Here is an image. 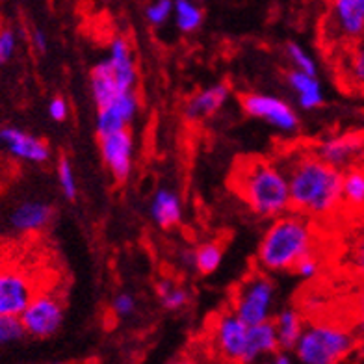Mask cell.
Wrapping results in <instances>:
<instances>
[{
  "instance_id": "4dcf8cb0",
  "label": "cell",
  "mask_w": 364,
  "mask_h": 364,
  "mask_svg": "<svg viewBox=\"0 0 364 364\" xmlns=\"http://www.w3.org/2000/svg\"><path fill=\"white\" fill-rule=\"evenodd\" d=\"M173 15V0H153L145 10V17L154 26H162Z\"/></svg>"
},
{
  "instance_id": "d6986e66",
  "label": "cell",
  "mask_w": 364,
  "mask_h": 364,
  "mask_svg": "<svg viewBox=\"0 0 364 364\" xmlns=\"http://www.w3.org/2000/svg\"><path fill=\"white\" fill-rule=\"evenodd\" d=\"M288 84L297 95V105L301 106L303 110H316L323 105V90L318 80V75H307L301 71H290L288 73Z\"/></svg>"
},
{
  "instance_id": "83f0119b",
  "label": "cell",
  "mask_w": 364,
  "mask_h": 364,
  "mask_svg": "<svg viewBox=\"0 0 364 364\" xmlns=\"http://www.w3.org/2000/svg\"><path fill=\"white\" fill-rule=\"evenodd\" d=\"M348 77L355 87L364 91V39L353 43L348 58Z\"/></svg>"
},
{
  "instance_id": "603a6c76",
  "label": "cell",
  "mask_w": 364,
  "mask_h": 364,
  "mask_svg": "<svg viewBox=\"0 0 364 364\" xmlns=\"http://www.w3.org/2000/svg\"><path fill=\"white\" fill-rule=\"evenodd\" d=\"M173 17L181 32H196L203 23L201 8L192 0H173Z\"/></svg>"
},
{
  "instance_id": "ee69618b",
  "label": "cell",
  "mask_w": 364,
  "mask_h": 364,
  "mask_svg": "<svg viewBox=\"0 0 364 364\" xmlns=\"http://www.w3.org/2000/svg\"><path fill=\"white\" fill-rule=\"evenodd\" d=\"M223 364H230V363H223Z\"/></svg>"
},
{
  "instance_id": "5b68a950",
  "label": "cell",
  "mask_w": 364,
  "mask_h": 364,
  "mask_svg": "<svg viewBox=\"0 0 364 364\" xmlns=\"http://www.w3.org/2000/svg\"><path fill=\"white\" fill-rule=\"evenodd\" d=\"M138 84L134 54L125 38H114L105 60L93 65L90 73L91 95L97 108L108 105L121 93L134 91Z\"/></svg>"
},
{
  "instance_id": "4fadbf2b",
  "label": "cell",
  "mask_w": 364,
  "mask_h": 364,
  "mask_svg": "<svg viewBox=\"0 0 364 364\" xmlns=\"http://www.w3.org/2000/svg\"><path fill=\"white\" fill-rule=\"evenodd\" d=\"M0 145L17 160L28 164H45L50 159V149L43 139L15 127L0 129Z\"/></svg>"
},
{
  "instance_id": "9a60e30c",
  "label": "cell",
  "mask_w": 364,
  "mask_h": 364,
  "mask_svg": "<svg viewBox=\"0 0 364 364\" xmlns=\"http://www.w3.org/2000/svg\"><path fill=\"white\" fill-rule=\"evenodd\" d=\"M331 26L346 41L364 39V0H331Z\"/></svg>"
},
{
  "instance_id": "836d02e7",
  "label": "cell",
  "mask_w": 364,
  "mask_h": 364,
  "mask_svg": "<svg viewBox=\"0 0 364 364\" xmlns=\"http://www.w3.org/2000/svg\"><path fill=\"white\" fill-rule=\"evenodd\" d=\"M294 272L299 275L301 279H314L320 273V260L314 257V255H307L305 259H301L299 262L294 266Z\"/></svg>"
},
{
  "instance_id": "4316f807",
  "label": "cell",
  "mask_w": 364,
  "mask_h": 364,
  "mask_svg": "<svg viewBox=\"0 0 364 364\" xmlns=\"http://www.w3.org/2000/svg\"><path fill=\"white\" fill-rule=\"evenodd\" d=\"M58 184H60V190L69 201H75V197L78 193V184L77 177H75V171H73V164L68 156H62L60 162H58Z\"/></svg>"
},
{
  "instance_id": "f546056e",
  "label": "cell",
  "mask_w": 364,
  "mask_h": 364,
  "mask_svg": "<svg viewBox=\"0 0 364 364\" xmlns=\"http://www.w3.org/2000/svg\"><path fill=\"white\" fill-rule=\"evenodd\" d=\"M287 54H288V58H290V62H292V65L296 71L307 73V75H316L318 73L316 62L312 60L311 54H309L307 50L301 47V45L288 43Z\"/></svg>"
},
{
  "instance_id": "44dd1931",
  "label": "cell",
  "mask_w": 364,
  "mask_h": 364,
  "mask_svg": "<svg viewBox=\"0 0 364 364\" xmlns=\"http://www.w3.org/2000/svg\"><path fill=\"white\" fill-rule=\"evenodd\" d=\"M272 323L275 335H277L279 350L292 351L294 346L299 341V336H301L303 327H305L301 314L296 309H283L277 314H273Z\"/></svg>"
},
{
  "instance_id": "b9f144b4",
  "label": "cell",
  "mask_w": 364,
  "mask_h": 364,
  "mask_svg": "<svg viewBox=\"0 0 364 364\" xmlns=\"http://www.w3.org/2000/svg\"><path fill=\"white\" fill-rule=\"evenodd\" d=\"M360 214H363V223H364V210H363V212H360Z\"/></svg>"
},
{
  "instance_id": "2e32d148",
  "label": "cell",
  "mask_w": 364,
  "mask_h": 364,
  "mask_svg": "<svg viewBox=\"0 0 364 364\" xmlns=\"http://www.w3.org/2000/svg\"><path fill=\"white\" fill-rule=\"evenodd\" d=\"M229 99V87L225 84H214L197 91L184 105V117L188 121H201L216 114Z\"/></svg>"
},
{
  "instance_id": "74e56055",
  "label": "cell",
  "mask_w": 364,
  "mask_h": 364,
  "mask_svg": "<svg viewBox=\"0 0 364 364\" xmlns=\"http://www.w3.org/2000/svg\"><path fill=\"white\" fill-rule=\"evenodd\" d=\"M181 262L184 264L188 269H196V250L182 251Z\"/></svg>"
},
{
  "instance_id": "9c48e42d",
  "label": "cell",
  "mask_w": 364,
  "mask_h": 364,
  "mask_svg": "<svg viewBox=\"0 0 364 364\" xmlns=\"http://www.w3.org/2000/svg\"><path fill=\"white\" fill-rule=\"evenodd\" d=\"M36 294L28 273L17 266H0V316L19 318Z\"/></svg>"
},
{
  "instance_id": "ab89813d",
  "label": "cell",
  "mask_w": 364,
  "mask_h": 364,
  "mask_svg": "<svg viewBox=\"0 0 364 364\" xmlns=\"http://www.w3.org/2000/svg\"><path fill=\"white\" fill-rule=\"evenodd\" d=\"M355 311H357V316H364V288L355 299Z\"/></svg>"
},
{
  "instance_id": "d6a6232c",
  "label": "cell",
  "mask_w": 364,
  "mask_h": 364,
  "mask_svg": "<svg viewBox=\"0 0 364 364\" xmlns=\"http://www.w3.org/2000/svg\"><path fill=\"white\" fill-rule=\"evenodd\" d=\"M15 48H17V38L14 30H2L0 32V63L10 62L15 54Z\"/></svg>"
},
{
  "instance_id": "e575fe53",
  "label": "cell",
  "mask_w": 364,
  "mask_h": 364,
  "mask_svg": "<svg viewBox=\"0 0 364 364\" xmlns=\"http://www.w3.org/2000/svg\"><path fill=\"white\" fill-rule=\"evenodd\" d=\"M68 114H69L68 101L62 99V97H54L53 101L48 102V115H50L54 121H58V123L68 119Z\"/></svg>"
},
{
  "instance_id": "6da1fadb",
  "label": "cell",
  "mask_w": 364,
  "mask_h": 364,
  "mask_svg": "<svg viewBox=\"0 0 364 364\" xmlns=\"http://www.w3.org/2000/svg\"><path fill=\"white\" fill-rule=\"evenodd\" d=\"M290 208L305 218H326L342 206V173L316 154H296L287 169Z\"/></svg>"
},
{
  "instance_id": "60d3db41",
  "label": "cell",
  "mask_w": 364,
  "mask_h": 364,
  "mask_svg": "<svg viewBox=\"0 0 364 364\" xmlns=\"http://www.w3.org/2000/svg\"><path fill=\"white\" fill-rule=\"evenodd\" d=\"M169 364H197V363H193V360L188 359V357H181V359L171 360V363H169Z\"/></svg>"
},
{
  "instance_id": "f35d334b",
  "label": "cell",
  "mask_w": 364,
  "mask_h": 364,
  "mask_svg": "<svg viewBox=\"0 0 364 364\" xmlns=\"http://www.w3.org/2000/svg\"><path fill=\"white\" fill-rule=\"evenodd\" d=\"M351 333L357 338V342H364V316H357L353 327H351Z\"/></svg>"
},
{
  "instance_id": "ba28073f",
  "label": "cell",
  "mask_w": 364,
  "mask_h": 364,
  "mask_svg": "<svg viewBox=\"0 0 364 364\" xmlns=\"http://www.w3.org/2000/svg\"><path fill=\"white\" fill-rule=\"evenodd\" d=\"M247 329L232 311L221 312L212 327V348L220 355L223 363L244 364Z\"/></svg>"
},
{
  "instance_id": "30bf717a",
  "label": "cell",
  "mask_w": 364,
  "mask_h": 364,
  "mask_svg": "<svg viewBox=\"0 0 364 364\" xmlns=\"http://www.w3.org/2000/svg\"><path fill=\"white\" fill-rule=\"evenodd\" d=\"M242 108L251 117L266 121L269 127L281 130L284 134L296 132L299 129V117L292 106L283 99L266 93H245L242 97Z\"/></svg>"
},
{
  "instance_id": "e0dca14e",
  "label": "cell",
  "mask_w": 364,
  "mask_h": 364,
  "mask_svg": "<svg viewBox=\"0 0 364 364\" xmlns=\"http://www.w3.org/2000/svg\"><path fill=\"white\" fill-rule=\"evenodd\" d=\"M279 351V342L272 321H264L247 329V346H245L244 364H257L262 359Z\"/></svg>"
},
{
  "instance_id": "ffe728a7",
  "label": "cell",
  "mask_w": 364,
  "mask_h": 364,
  "mask_svg": "<svg viewBox=\"0 0 364 364\" xmlns=\"http://www.w3.org/2000/svg\"><path fill=\"white\" fill-rule=\"evenodd\" d=\"M149 212H151V218L156 225L162 227V229H171L182 220L181 197L168 188L159 190L153 196Z\"/></svg>"
},
{
  "instance_id": "8992f818",
  "label": "cell",
  "mask_w": 364,
  "mask_h": 364,
  "mask_svg": "<svg viewBox=\"0 0 364 364\" xmlns=\"http://www.w3.org/2000/svg\"><path fill=\"white\" fill-rule=\"evenodd\" d=\"M277 290L272 277L266 272H253L240 283L232 297V309L245 326H259L264 321H272L275 311Z\"/></svg>"
},
{
  "instance_id": "52a82bcc",
  "label": "cell",
  "mask_w": 364,
  "mask_h": 364,
  "mask_svg": "<svg viewBox=\"0 0 364 364\" xmlns=\"http://www.w3.org/2000/svg\"><path fill=\"white\" fill-rule=\"evenodd\" d=\"M24 333L34 338H48L60 331L63 323L62 301L48 292H38L19 316Z\"/></svg>"
},
{
  "instance_id": "f1b7e54d",
  "label": "cell",
  "mask_w": 364,
  "mask_h": 364,
  "mask_svg": "<svg viewBox=\"0 0 364 364\" xmlns=\"http://www.w3.org/2000/svg\"><path fill=\"white\" fill-rule=\"evenodd\" d=\"M26 336L19 318L0 316V348L17 344Z\"/></svg>"
},
{
  "instance_id": "ac0fdd59",
  "label": "cell",
  "mask_w": 364,
  "mask_h": 364,
  "mask_svg": "<svg viewBox=\"0 0 364 364\" xmlns=\"http://www.w3.org/2000/svg\"><path fill=\"white\" fill-rule=\"evenodd\" d=\"M53 220V206L43 201H24L11 212V227L19 232H36Z\"/></svg>"
},
{
  "instance_id": "d590c367",
  "label": "cell",
  "mask_w": 364,
  "mask_h": 364,
  "mask_svg": "<svg viewBox=\"0 0 364 364\" xmlns=\"http://www.w3.org/2000/svg\"><path fill=\"white\" fill-rule=\"evenodd\" d=\"M257 364H297V363H296V359H294L290 351L279 350V351H275V353L269 355V357H266V359H262L260 363H257Z\"/></svg>"
},
{
  "instance_id": "8fae6325",
  "label": "cell",
  "mask_w": 364,
  "mask_h": 364,
  "mask_svg": "<svg viewBox=\"0 0 364 364\" xmlns=\"http://www.w3.org/2000/svg\"><path fill=\"white\" fill-rule=\"evenodd\" d=\"M101 156L112 177L125 182L132 173L134 162V139L129 130H121L101 138Z\"/></svg>"
},
{
  "instance_id": "7c38bea8",
  "label": "cell",
  "mask_w": 364,
  "mask_h": 364,
  "mask_svg": "<svg viewBox=\"0 0 364 364\" xmlns=\"http://www.w3.org/2000/svg\"><path fill=\"white\" fill-rule=\"evenodd\" d=\"M139 108L138 95L134 91H129V93H121L110 101L108 105L97 108V134L99 138L108 134H114V132H121V130H127V127L132 123V119L136 117Z\"/></svg>"
},
{
  "instance_id": "1f68e13d",
  "label": "cell",
  "mask_w": 364,
  "mask_h": 364,
  "mask_svg": "<svg viewBox=\"0 0 364 364\" xmlns=\"http://www.w3.org/2000/svg\"><path fill=\"white\" fill-rule=\"evenodd\" d=\"M112 309L119 318H127L130 314H134L136 311V299L132 294L129 292H121L114 297L112 301Z\"/></svg>"
},
{
  "instance_id": "7402d4cb",
  "label": "cell",
  "mask_w": 364,
  "mask_h": 364,
  "mask_svg": "<svg viewBox=\"0 0 364 364\" xmlns=\"http://www.w3.org/2000/svg\"><path fill=\"white\" fill-rule=\"evenodd\" d=\"M342 206L355 212L364 210V168H350L342 173Z\"/></svg>"
},
{
  "instance_id": "3957f363",
  "label": "cell",
  "mask_w": 364,
  "mask_h": 364,
  "mask_svg": "<svg viewBox=\"0 0 364 364\" xmlns=\"http://www.w3.org/2000/svg\"><path fill=\"white\" fill-rule=\"evenodd\" d=\"M235 186L255 214L279 218L290 210L287 173L268 160H247L236 169Z\"/></svg>"
},
{
  "instance_id": "7bdbcfd3",
  "label": "cell",
  "mask_w": 364,
  "mask_h": 364,
  "mask_svg": "<svg viewBox=\"0 0 364 364\" xmlns=\"http://www.w3.org/2000/svg\"><path fill=\"white\" fill-rule=\"evenodd\" d=\"M54 364H63V363H54Z\"/></svg>"
},
{
  "instance_id": "d4e9b609",
  "label": "cell",
  "mask_w": 364,
  "mask_h": 364,
  "mask_svg": "<svg viewBox=\"0 0 364 364\" xmlns=\"http://www.w3.org/2000/svg\"><path fill=\"white\" fill-rule=\"evenodd\" d=\"M223 260V247L218 242H206L196 250V269L197 272L214 273Z\"/></svg>"
},
{
  "instance_id": "8d00e7d4",
  "label": "cell",
  "mask_w": 364,
  "mask_h": 364,
  "mask_svg": "<svg viewBox=\"0 0 364 364\" xmlns=\"http://www.w3.org/2000/svg\"><path fill=\"white\" fill-rule=\"evenodd\" d=\"M32 43H34V47L38 48L39 53H45L48 47V39H47V34H45L43 30H34L32 32Z\"/></svg>"
},
{
  "instance_id": "7a4b0ae2",
  "label": "cell",
  "mask_w": 364,
  "mask_h": 364,
  "mask_svg": "<svg viewBox=\"0 0 364 364\" xmlns=\"http://www.w3.org/2000/svg\"><path fill=\"white\" fill-rule=\"evenodd\" d=\"M314 242L316 235L309 218L297 212L283 214L275 218L264 232L257 251V262L262 272H288L312 253Z\"/></svg>"
},
{
  "instance_id": "cb8c5ba5",
  "label": "cell",
  "mask_w": 364,
  "mask_h": 364,
  "mask_svg": "<svg viewBox=\"0 0 364 364\" xmlns=\"http://www.w3.org/2000/svg\"><path fill=\"white\" fill-rule=\"evenodd\" d=\"M156 292H159L162 307L168 311H178V309L186 307L190 301V294L186 288L178 287L171 281V279H164L156 284Z\"/></svg>"
},
{
  "instance_id": "277c9868",
  "label": "cell",
  "mask_w": 364,
  "mask_h": 364,
  "mask_svg": "<svg viewBox=\"0 0 364 364\" xmlns=\"http://www.w3.org/2000/svg\"><path fill=\"white\" fill-rule=\"evenodd\" d=\"M357 338L351 329L333 321L305 323L292 357L297 364H342L355 350Z\"/></svg>"
},
{
  "instance_id": "5bb4252c",
  "label": "cell",
  "mask_w": 364,
  "mask_h": 364,
  "mask_svg": "<svg viewBox=\"0 0 364 364\" xmlns=\"http://www.w3.org/2000/svg\"><path fill=\"white\" fill-rule=\"evenodd\" d=\"M364 154V136L344 134L321 141L316 149V156L336 169L353 168Z\"/></svg>"
},
{
  "instance_id": "484cf974",
  "label": "cell",
  "mask_w": 364,
  "mask_h": 364,
  "mask_svg": "<svg viewBox=\"0 0 364 364\" xmlns=\"http://www.w3.org/2000/svg\"><path fill=\"white\" fill-rule=\"evenodd\" d=\"M346 264L353 272V275L360 277L364 281V227L357 230L350 244L346 247Z\"/></svg>"
}]
</instances>
